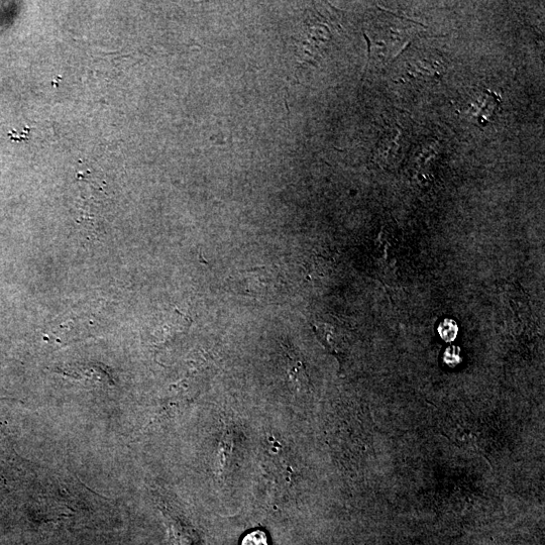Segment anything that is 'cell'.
Returning <instances> with one entry per match:
<instances>
[{
	"label": "cell",
	"instance_id": "277c9868",
	"mask_svg": "<svg viewBox=\"0 0 545 545\" xmlns=\"http://www.w3.org/2000/svg\"><path fill=\"white\" fill-rule=\"evenodd\" d=\"M445 363L451 367L455 368L462 363L461 350L458 347H450L445 352L444 356Z\"/></svg>",
	"mask_w": 545,
	"mask_h": 545
},
{
	"label": "cell",
	"instance_id": "3957f363",
	"mask_svg": "<svg viewBox=\"0 0 545 545\" xmlns=\"http://www.w3.org/2000/svg\"><path fill=\"white\" fill-rule=\"evenodd\" d=\"M242 545H269L267 534L262 530H255L248 533Z\"/></svg>",
	"mask_w": 545,
	"mask_h": 545
},
{
	"label": "cell",
	"instance_id": "7a4b0ae2",
	"mask_svg": "<svg viewBox=\"0 0 545 545\" xmlns=\"http://www.w3.org/2000/svg\"><path fill=\"white\" fill-rule=\"evenodd\" d=\"M438 332L441 338L447 343H453L459 334V326L453 319H446L440 325Z\"/></svg>",
	"mask_w": 545,
	"mask_h": 545
},
{
	"label": "cell",
	"instance_id": "6da1fadb",
	"mask_svg": "<svg viewBox=\"0 0 545 545\" xmlns=\"http://www.w3.org/2000/svg\"><path fill=\"white\" fill-rule=\"evenodd\" d=\"M229 282L236 293L255 299L273 297L282 287L279 272L269 267L240 271Z\"/></svg>",
	"mask_w": 545,
	"mask_h": 545
}]
</instances>
